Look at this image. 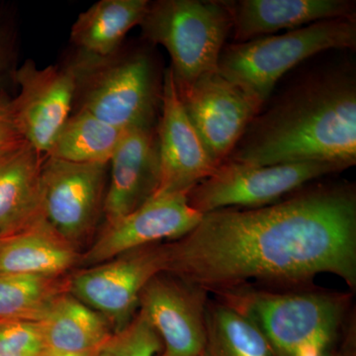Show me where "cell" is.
I'll list each match as a JSON object with an SVG mask.
<instances>
[{"instance_id": "cell-13", "label": "cell", "mask_w": 356, "mask_h": 356, "mask_svg": "<svg viewBox=\"0 0 356 356\" xmlns=\"http://www.w3.org/2000/svg\"><path fill=\"white\" fill-rule=\"evenodd\" d=\"M208 292L172 274L161 273L140 296L145 314L163 344V356H201L206 341Z\"/></svg>"}, {"instance_id": "cell-9", "label": "cell", "mask_w": 356, "mask_h": 356, "mask_svg": "<svg viewBox=\"0 0 356 356\" xmlns=\"http://www.w3.org/2000/svg\"><path fill=\"white\" fill-rule=\"evenodd\" d=\"M163 269L161 243H154L79 271L67 291L106 318L115 334L130 324L143 289Z\"/></svg>"}, {"instance_id": "cell-19", "label": "cell", "mask_w": 356, "mask_h": 356, "mask_svg": "<svg viewBox=\"0 0 356 356\" xmlns=\"http://www.w3.org/2000/svg\"><path fill=\"white\" fill-rule=\"evenodd\" d=\"M44 159L30 145L0 156V235L41 212Z\"/></svg>"}, {"instance_id": "cell-8", "label": "cell", "mask_w": 356, "mask_h": 356, "mask_svg": "<svg viewBox=\"0 0 356 356\" xmlns=\"http://www.w3.org/2000/svg\"><path fill=\"white\" fill-rule=\"evenodd\" d=\"M109 163H76L44 156L41 210L51 227L79 248L103 214Z\"/></svg>"}, {"instance_id": "cell-21", "label": "cell", "mask_w": 356, "mask_h": 356, "mask_svg": "<svg viewBox=\"0 0 356 356\" xmlns=\"http://www.w3.org/2000/svg\"><path fill=\"white\" fill-rule=\"evenodd\" d=\"M126 131L84 110L65 122L46 156L76 163H109Z\"/></svg>"}, {"instance_id": "cell-24", "label": "cell", "mask_w": 356, "mask_h": 356, "mask_svg": "<svg viewBox=\"0 0 356 356\" xmlns=\"http://www.w3.org/2000/svg\"><path fill=\"white\" fill-rule=\"evenodd\" d=\"M161 348L159 334L140 310L127 327L103 346L99 356H156Z\"/></svg>"}, {"instance_id": "cell-12", "label": "cell", "mask_w": 356, "mask_h": 356, "mask_svg": "<svg viewBox=\"0 0 356 356\" xmlns=\"http://www.w3.org/2000/svg\"><path fill=\"white\" fill-rule=\"evenodd\" d=\"M202 216L184 194L154 196L137 210L106 222L79 264L95 266L137 248L178 240L195 229Z\"/></svg>"}, {"instance_id": "cell-27", "label": "cell", "mask_w": 356, "mask_h": 356, "mask_svg": "<svg viewBox=\"0 0 356 356\" xmlns=\"http://www.w3.org/2000/svg\"><path fill=\"white\" fill-rule=\"evenodd\" d=\"M16 67L15 42L10 27L0 17V91L13 83ZM14 84V83H13Z\"/></svg>"}, {"instance_id": "cell-15", "label": "cell", "mask_w": 356, "mask_h": 356, "mask_svg": "<svg viewBox=\"0 0 356 356\" xmlns=\"http://www.w3.org/2000/svg\"><path fill=\"white\" fill-rule=\"evenodd\" d=\"M103 215L113 221L153 198L161 181L156 127L129 129L109 163Z\"/></svg>"}, {"instance_id": "cell-28", "label": "cell", "mask_w": 356, "mask_h": 356, "mask_svg": "<svg viewBox=\"0 0 356 356\" xmlns=\"http://www.w3.org/2000/svg\"><path fill=\"white\" fill-rule=\"evenodd\" d=\"M103 346L96 350L81 351V353H48L46 356H99Z\"/></svg>"}, {"instance_id": "cell-18", "label": "cell", "mask_w": 356, "mask_h": 356, "mask_svg": "<svg viewBox=\"0 0 356 356\" xmlns=\"http://www.w3.org/2000/svg\"><path fill=\"white\" fill-rule=\"evenodd\" d=\"M38 323L48 353L96 350L114 334L106 318L69 291L54 300Z\"/></svg>"}, {"instance_id": "cell-22", "label": "cell", "mask_w": 356, "mask_h": 356, "mask_svg": "<svg viewBox=\"0 0 356 356\" xmlns=\"http://www.w3.org/2000/svg\"><path fill=\"white\" fill-rule=\"evenodd\" d=\"M201 356H277L257 325L233 307L208 302Z\"/></svg>"}, {"instance_id": "cell-20", "label": "cell", "mask_w": 356, "mask_h": 356, "mask_svg": "<svg viewBox=\"0 0 356 356\" xmlns=\"http://www.w3.org/2000/svg\"><path fill=\"white\" fill-rule=\"evenodd\" d=\"M147 0H100L79 14L70 31L76 50L89 55H110L123 44L127 33L139 26Z\"/></svg>"}, {"instance_id": "cell-25", "label": "cell", "mask_w": 356, "mask_h": 356, "mask_svg": "<svg viewBox=\"0 0 356 356\" xmlns=\"http://www.w3.org/2000/svg\"><path fill=\"white\" fill-rule=\"evenodd\" d=\"M48 355L38 322L0 321V356Z\"/></svg>"}, {"instance_id": "cell-2", "label": "cell", "mask_w": 356, "mask_h": 356, "mask_svg": "<svg viewBox=\"0 0 356 356\" xmlns=\"http://www.w3.org/2000/svg\"><path fill=\"white\" fill-rule=\"evenodd\" d=\"M227 161L252 165L356 163V79L332 67L307 77L248 125Z\"/></svg>"}, {"instance_id": "cell-23", "label": "cell", "mask_w": 356, "mask_h": 356, "mask_svg": "<svg viewBox=\"0 0 356 356\" xmlns=\"http://www.w3.org/2000/svg\"><path fill=\"white\" fill-rule=\"evenodd\" d=\"M62 276L0 273V321L39 322L58 295L67 291Z\"/></svg>"}, {"instance_id": "cell-6", "label": "cell", "mask_w": 356, "mask_h": 356, "mask_svg": "<svg viewBox=\"0 0 356 356\" xmlns=\"http://www.w3.org/2000/svg\"><path fill=\"white\" fill-rule=\"evenodd\" d=\"M139 26L143 38L168 51L175 86L181 89L218 70L232 21L222 1L158 0L149 1Z\"/></svg>"}, {"instance_id": "cell-4", "label": "cell", "mask_w": 356, "mask_h": 356, "mask_svg": "<svg viewBox=\"0 0 356 356\" xmlns=\"http://www.w3.org/2000/svg\"><path fill=\"white\" fill-rule=\"evenodd\" d=\"M218 295L257 325L277 356L325 355L346 313L343 297L330 293H275L241 287Z\"/></svg>"}, {"instance_id": "cell-11", "label": "cell", "mask_w": 356, "mask_h": 356, "mask_svg": "<svg viewBox=\"0 0 356 356\" xmlns=\"http://www.w3.org/2000/svg\"><path fill=\"white\" fill-rule=\"evenodd\" d=\"M19 93L13 99L14 113L30 146L46 156L74 111L76 76L65 60L40 69L26 60L14 74Z\"/></svg>"}, {"instance_id": "cell-29", "label": "cell", "mask_w": 356, "mask_h": 356, "mask_svg": "<svg viewBox=\"0 0 356 356\" xmlns=\"http://www.w3.org/2000/svg\"><path fill=\"white\" fill-rule=\"evenodd\" d=\"M321 356H331V355H327V353H325V355H321Z\"/></svg>"}, {"instance_id": "cell-16", "label": "cell", "mask_w": 356, "mask_h": 356, "mask_svg": "<svg viewBox=\"0 0 356 356\" xmlns=\"http://www.w3.org/2000/svg\"><path fill=\"white\" fill-rule=\"evenodd\" d=\"M231 16L236 43L298 29L320 21L355 17L350 0H238L222 1Z\"/></svg>"}, {"instance_id": "cell-10", "label": "cell", "mask_w": 356, "mask_h": 356, "mask_svg": "<svg viewBox=\"0 0 356 356\" xmlns=\"http://www.w3.org/2000/svg\"><path fill=\"white\" fill-rule=\"evenodd\" d=\"M178 96L189 121L215 165L228 159L262 107L219 72H209Z\"/></svg>"}, {"instance_id": "cell-26", "label": "cell", "mask_w": 356, "mask_h": 356, "mask_svg": "<svg viewBox=\"0 0 356 356\" xmlns=\"http://www.w3.org/2000/svg\"><path fill=\"white\" fill-rule=\"evenodd\" d=\"M29 145L21 132L13 106V98L0 91V156Z\"/></svg>"}, {"instance_id": "cell-14", "label": "cell", "mask_w": 356, "mask_h": 356, "mask_svg": "<svg viewBox=\"0 0 356 356\" xmlns=\"http://www.w3.org/2000/svg\"><path fill=\"white\" fill-rule=\"evenodd\" d=\"M156 135L161 181L156 195H186L217 170L185 113L170 67L163 72Z\"/></svg>"}, {"instance_id": "cell-1", "label": "cell", "mask_w": 356, "mask_h": 356, "mask_svg": "<svg viewBox=\"0 0 356 356\" xmlns=\"http://www.w3.org/2000/svg\"><path fill=\"white\" fill-rule=\"evenodd\" d=\"M163 273L208 293L250 280L296 285L322 273L356 286V194L348 185L300 192L266 207L203 214L195 229L161 243Z\"/></svg>"}, {"instance_id": "cell-7", "label": "cell", "mask_w": 356, "mask_h": 356, "mask_svg": "<svg viewBox=\"0 0 356 356\" xmlns=\"http://www.w3.org/2000/svg\"><path fill=\"white\" fill-rule=\"evenodd\" d=\"M350 168L334 161L252 165L226 161L192 188L186 198L201 214L229 208L266 207L314 180Z\"/></svg>"}, {"instance_id": "cell-5", "label": "cell", "mask_w": 356, "mask_h": 356, "mask_svg": "<svg viewBox=\"0 0 356 356\" xmlns=\"http://www.w3.org/2000/svg\"><path fill=\"white\" fill-rule=\"evenodd\" d=\"M356 46L355 17L320 21L280 35L225 46L218 72L264 108L281 77L307 58Z\"/></svg>"}, {"instance_id": "cell-17", "label": "cell", "mask_w": 356, "mask_h": 356, "mask_svg": "<svg viewBox=\"0 0 356 356\" xmlns=\"http://www.w3.org/2000/svg\"><path fill=\"white\" fill-rule=\"evenodd\" d=\"M79 259L76 245L51 227L42 211L0 235V273L63 276Z\"/></svg>"}, {"instance_id": "cell-3", "label": "cell", "mask_w": 356, "mask_h": 356, "mask_svg": "<svg viewBox=\"0 0 356 356\" xmlns=\"http://www.w3.org/2000/svg\"><path fill=\"white\" fill-rule=\"evenodd\" d=\"M65 60L76 76L74 111L84 110L124 130L156 127L163 74L149 49L123 44L104 57L76 50Z\"/></svg>"}]
</instances>
